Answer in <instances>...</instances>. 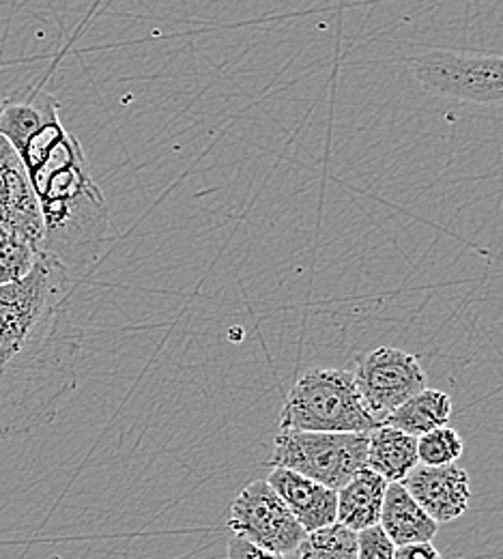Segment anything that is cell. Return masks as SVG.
<instances>
[{
	"label": "cell",
	"mask_w": 503,
	"mask_h": 559,
	"mask_svg": "<svg viewBox=\"0 0 503 559\" xmlns=\"http://www.w3.org/2000/svg\"><path fill=\"white\" fill-rule=\"evenodd\" d=\"M73 288L72 274L44 252L26 278L0 286V437L52 424L75 392Z\"/></svg>",
	"instance_id": "obj_1"
},
{
	"label": "cell",
	"mask_w": 503,
	"mask_h": 559,
	"mask_svg": "<svg viewBox=\"0 0 503 559\" xmlns=\"http://www.w3.org/2000/svg\"><path fill=\"white\" fill-rule=\"evenodd\" d=\"M39 254V250L24 241L0 239V286L26 278L33 272Z\"/></svg>",
	"instance_id": "obj_17"
},
{
	"label": "cell",
	"mask_w": 503,
	"mask_h": 559,
	"mask_svg": "<svg viewBox=\"0 0 503 559\" xmlns=\"http://www.w3.org/2000/svg\"><path fill=\"white\" fill-rule=\"evenodd\" d=\"M0 136L20 155L35 192L44 219L41 252L73 278L84 276L106 246L110 211L55 95L37 84L2 99Z\"/></svg>",
	"instance_id": "obj_2"
},
{
	"label": "cell",
	"mask_w": 503,
	"mask_h": 559,
	"mask_svg": "<svg viewBox=\"0 0 503 559\" xmlns=\"http://www.w3.org/2000/svg\"><path fill=\"white\" fill-rule=\"evenodd\" d=\"M0 239L44 248V219L26 168L15 148L0 136Z\"/></svg>",
	"instance_id": "obj_8"
},
{
	"label": "cell",
	"mask_w": 503,
	"mask_h": 559,
	"mask_svg": "<svg viewBox=\"0 0 503 559\" xmlns=\"http://www.w3.org/2000/svg\"><path fill=\"white\" fill-rule=\"evenodd\" d=\"M351 374L366 409L381 424L409 399L427 390V372L420 359L396 347L361 353L356 359V372Z\"/></svg>",
	"instance_id": "obj_7"
},
{
	"label": "cell",
	"mask_w": 503,
	"mask_h": 559,
	"mask_svg": "<svg viewBox=\"0 0 503 559\" xmlns=\"http://www.w3.org/2000/svg\"><path fill=\"white\" fill-rule=\"evenodd\" d=\"M299 559H358V534L340 523L306 534L295 551Z\"/></svg>",
	"instance_id": "obj_15"
},
{
	"label": "cell",
	"mask_w": 503,
	"mask_h": 559,
	"mask_svg": "<svg viewBox=\"0 0 503 559\" xmlns=\"http://www.w3.org/2000/svg\"><path fill=\"white\" fill-rule=\"evenodd\" d=\"M226 559H299L295 554L290 556H274V554H267V551H261L252 545H248L245 540L241 538H235L230 536L228 545H226Z\"/></svg>",
	"instance_id": "obj_19"
},
{
	"label": "cell",
	"mask_w": 503,
	"mask_h": 559,
	"mask_svg": "<svg viewBox=\"0 0 503 559\" xmlns=\"http://www.w3.org/2000/svg\"><path fill=\"white\" fill-rule=\"evenodd\" d=\"M394 543L374 525L358 534V559H394Z\"/></svg>",
	"instance_id": "obj_18"
},
{
	"label": "cell",
	"mask_w": 503,
	"mask_h": 559,
	"mask_svg": "<svg viewBox=\"0 0 503 559\" xmlns=\"http://www.w3.org/2000/svg\"><path fill=\"white\" fill-rule=\"evenodd\" d=\"M400 485L439 525L460 519L471 501L469 472L456 463L443 467L418 465Z\"/></svg>",
	"instance_id": "obj_9"
},
{
	"label": "cell",
	"mask_w": 503,
	"mask_h": 559,
	"mask_svg": "<svg viewBox=\"0 0 503 559\" xmlns=\"http://www.w3.org/2000/svg\"><path fill=\"white\" fill-rule=\"evenodd\" d=\"M270 487L280 495L292 516L306 534L334 525L338 514V490L327 489L301 474L274 467L267 478Z\"/></svg>",
	"instance_id": "obj_10"
},
{
	"label": "cell",
	"mask_w": 503,
	"mask_h": 559,
	"mask_svg": "<svg viewBox=\"0 0 503 559\" xmlns=\"http://www.w3.org/2000/svg\"><path fill=\"white\" fill-rule=\"evenodd\" d=\"M420 86L463 104L503 106V57L429 50L409 61Z\"/></svg>",
	"instance_id": "obj_5"
},
{
	"label": "cell",
	"mask_w": 503,
	"mask_h": 559,
	"mask_svg": "<svg viewBox=\"0 0 503 559\" xmlns=\"http://www.w3.org/2000/svg\"><path fill=\"white\" fill-rule=\"evenodd\" d=\"M280 430L370 432L381 426L361 401L354 374L338 368H310L288 392Z\"/></svg>",
	"instance_id": "obj_3"
},
{
	"label": "cell",
	"mask_w": 503,
	"mask_h": 559,
	"mask_svg": "<svg viewBox=\"0 0 503 559\" xmlns=\"http://www.w3.org/2000/svg\"><path fill=\"white\" fill-rule=\"evenodd\" d=\"M379 527L394 543V547L432 543L439 532V523L432 521L431 516L424 512V508L400 483L387 485Z\"/></svg>",
	"instance_id": "obj_11"
},
{
	"label": "cell",
	"mask_w": 503,
	"mask_h": 559,
	"mask_svg": "<svg viewBox=\"0 0 503 559\" xmlns=\"http://www.w3.org/2000/svg\"><path fill=\"white\" fill-rule=\"evenodd\" d=\"M394 559H443V556L432 543H416V545L396 547Z\"/></svg>",
	"instance_id": "obj_20"
},
{
	"label": "cell",
	"mask_w": 503,
	"mask_h": 559,
	"mask_svg": "<svg viewBox=\"0 0 503 559\" xmlns=\"http://www.w3.org/2000/svg\"><path fill=\"white\" fill-rule=\"evenodd\" d=\"M418 465L420 459L416 437L387 424H381L368 432L366 467L379 474L385 483H403Z\"/></svg>",
	"instance_id": "obj_12"
},
{
	"label": "cell",
	"mask_w": 503,
	"mask_h": 559,
	"mask_svg": "<svg viewBox=\"0 0 503 559\" xmlns=\"http://www.w3.org/2000/svg\"><path fill=\"white\" fill-rule=\"evenodd\" d=\"M463 450L465 445L460 435L450 426L434 428L418 439V459L427 467L454 465L463 456Z\"/></svg>",
	"instance_id": "obj_16"
},
{
	"label": "cell",
	"mask_w": 503,
	"mask_h": 559,
	"mask_svg": "<svg viewBox=\"0 0 503 559\" xmlns=\"http://www.w3.org/2000/svg\"><path fill=\"white\" fill-rule=\"evenodd\" d=\"M452 418V399L450 394L427 388L414 399H409L405 405H400L396 412H392L383 424L394 426L416 439L422 435H429L434 428L447 426Z\"/></svg>",
	"instance_id": "obj_14"
},
{
	"label": "cell",
	"mask_w": 503,
	"mask_h": 559,
	"mask_svg": "<svg viewBox=\"0 0 503 559\" xmlns=\"http://www.w3.org/2000/svg\"><path fill=\"white\" fill-rule=\"evenodd\" d=\"M228 530L235 538L274 556L295 554L306 538V530L267 480H254L237 495Z\"/></svg>",
	"instance_id": "obj_6"
},
{
	"label": "cell",
	"mask_w": 503,
	"mask_h": 559,
	"mask_svg": "<svg viewBox=\"0 0 503 559\" xmlns=\"http://www.w3.org/2000/svg\"><path fill=\"white\" fill-rule=\"evenodd\" d=\"M0 106H2V99H0Z\"/></svg>",
	"instance_id": "obj_21"
},
{
	"label": "cell",
	"mask_w": 503,
	"mask_h": 559,
	"mask_svg": "<svg viewBox=\"0 0 503 559\" xmlns=\"http://www.w3.org/2000/svg\"><path fill=\"white\" fill-rule=\"evenodd\" d=\"M368 432L280 430L267 467L301 474L327 489L340 490L366 469Z\"/></svg>",
	"instance_id": "obj_4"
},
{
	"label": "cell",
	"mask_w": 503,
	"mask_h": 559,
	"mask_svg": "<svg viewBox=\"0 0 503 559\" xmlns=\"http://www.w3.org/2000/svg\"><path fill=\"white\" fill-rule=\"evenodd\" d=\"M387 485L379 474L368 467L356 474L343 489L338 490V514L336 523L360 534L379 525L381 508Z\"/></svg>",
	"instance_id": "obj_13"
}]
</instances>
